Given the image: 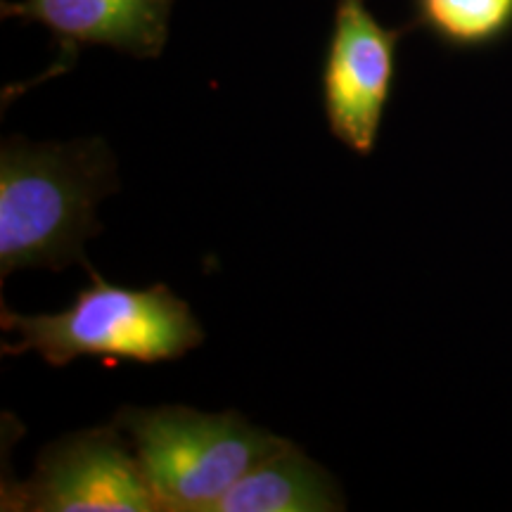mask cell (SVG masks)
I'll list each match as a JSON object with an SVG mask.
<instances>
[{"mask_svg":"<svg viewBox=\"0 0 512 512\" xmlns=\"http://www.w3.org/2000/svg\"><path fill=\"white\" fill-rule=\"evenodd\" d=\"M422 27L456 48H482L512 27V0H415Z\"/></svg>","mask_w":512,"mask_h":512,"instance_id":"ba28073f","label":"cell"},{"mask_svg":"<svg viewBox=\"0 0 512 512\" xmlns=\"http://www.w3.org/2000/svg\"><path fill=\"white\" fill-rule=\"evenodd\" d=\"M347 510L342 489L325 467L292 441L256 463L211 512H335Z\"/></svg>","mask_w":512,"mask_h":512,"instance_id":"52a82bcc","label":"cell"},{"mask_svg":"<svg viewBox=\"0 0 512 512\" xmlns=\"http://www.w3.org/2000/svg\"><path fill=\"white\" fill-rule=\"evenodd\" d=\"M3 510L157 512L159 503L131 439L112 422L43 448L27 482L3 484Z\"/></svg>","mask_w":512,"mask_h":512,"instance_id":"277c9868","label":"cell"},{"mask_svg":"<svg viewBox=\"0 0 512 512\" xmlns=\"http://www.w3.org/2000/svg\"><path fill=\"white\" fill-rule=\"evenodd\" d=\"M119 190L117 159L102 138L0 145V280L24 268H91L86 242L102 233L98 204Z\"/></svg>","mask_w":512,"mask_h":512,"instance_id":"6da1fadb","label":"cell"},{"mask_svg":"<svg viewBox=\"0 0 512 512\" xmlns=\"http://www.w3.org/2000/svg\"><path fill=\"white\" fill-rule=\"evenodd\" d=\"M88 273L91 285L64 311L27 316L0 306L3 332L17 335V342L0 344V354H38L53 368L81 356L110 366L121 361L155 366L178 361L204 342L200 320L166 285L131 290L107 283L93 268Z\"/></svg>","mask_w":512,"mask_h":512,"instance_id":"7a4b0ae2","label":"cell"},{"mask_svg":"<svg viewBox=\"0 0 512 512\" xmlns=\"http://www.w3.org/2000/svg\"><path fill=\"white\" fill-rule=\"evenodd\" d=\"M114 425L131 439L164 512H211L256 463L287 444L238 411L124 406Z\"/></svg>","mask_w":512,"mask_h":512,"instance_id":"3957f363","label":"cell"},{"mask_svg":"<svg viewBox=\"0 0 512 512\" xmlns=\"http://www.w3.org/2000/svg\"><path fill=\"white\" fill-rule=\"evenodd\" d=\"M176 0H3V19H24L46 27L57 43V60L31 83L8 88L12 93L67 74L88 46L114 48L136 60H157L169 41L171 10Z\"/></svg>","mask_w":512,"mask_h":512,"instance_id":"8992f818","label":"cell"},{"mask_svg":"<svg viewBox=\"0 0 512 512\" xmlns=\"http://www.w3.org/2000/svg\"><path fill=\"white\" fill-rule=\"evenodd\" d=\"M401 36L403 29L384 27L366 0H335L320 100L330 136L356 157H373L377 147L394 91Z\"/></svg>","mask_w":512,"mask_h":512,"instance_id":"5b68a950","label":"cell"}]
</instances>
